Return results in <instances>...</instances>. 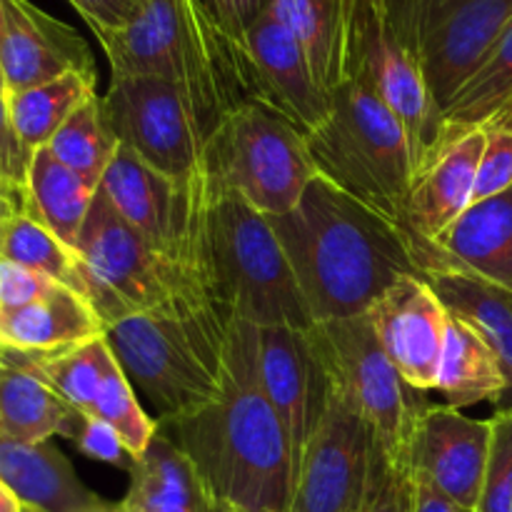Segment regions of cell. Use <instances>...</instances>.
<instances>
[{
  "label": "cell",
  "mask_w": 512,
  "mask_h": 512,
  "mask_svg": "<svg viewBox=\"0 0 512 512\" xmlns=\"http://www.w3.org/2000/svg\"><path fill=\"white\" fill-rule=\"evenodd\" d=\"M258 325L233 318L220 388L210 403L160 420L225 512H293L298 458L258 378Z\"/></svg>",
  "instance_id": "6da1fadb"
},
{
  "label": "cell",
  "mask_w": 512,
  "mask_h": 512,
  "mask_svg": "<svg viewBox=\"0 0 512 512\" xmlns=\"http://www.w3.org/2000/svg\"><path fill=\"white\" fill-rule=\"evenodd\" d=\"M75 512H120V510H118V505L105 503L103 498H98V500H95V503L85 505V508H80V510H75Z\"/></svg>",
  "instance_id": "ee69618b"
},
{
  "label": "cell",
  "mask_w": 512,
  "mask_h": 512,
  "mask_svg": "<svg viewBox=\"0 0 512 512\" xmlns=\"http://www.w3.org/2000/svg\"><path fill=\"white\" fill-rule=\"evenodd\" d=\"M210 512H225V510H220V508H215V505H210Z\"/></svg>",
  "instance_id": "7dc6e473"
},
{
  "label": "cell",
  "mask_w": 512,
  "mask_h": 512,
  "mask_svg": "<svg viewBox=\"0 0 512 512\" xmlns=\"http://www.w3.org/2000/svg\"><path fill=\"white\" fill-rule=\"evenodd\" d=\"M95 193V185L60 163L48 148H38L25 183L23 213L43 223L60 243L75 250Z\"/></svg>",
  "instance_id": "484cf974"
},
{
  "label": "cell",
  "mask_w": 512,
  "mask_h": 512,
  "mask_svg": "<svg viewBox=\"0 0 512 512\" xmlns=\"http://www.w3.org/2000/svg\"><path fill=\"white\" fill-rule=\"evenodd\" d=\"M98 73L75 70L65 73L50 83L20 90L8 95V113L18 130L20 140L28 150L48 148L53 135L63 128L65 120L83 103H88L95 93Z\"/></svg>",
  "instance_id": "f1b7e54d"
},
{
  "label": "cell",
  "mask_w": 512,
  "mask_h": 512,
  "mask_svg": "<svg viewBox=\"0 0 512 512\" xmlns=\"http://www.w3.org/2000/svg\"><path fill=\"white\" fill-rule=\"evenodd\" d=\"M233 315L203 295H180L105 330L120 368L160 420L178 418L218 395Z\"/></svg>",
  "instance_id": "277c9868"
},
{
  "label": "cell",
  "mask_w": 512,
  "mask_h": 512,
  "mask_svg": "<svg viewBox=\"0 0 512 512\" xmlns=\"http://www.w3.org/2000/svg\"><path fill=\"white\" fill-rule=\"evenodd\" d=\"M25 512H38V510H30V508H25Z\"/></svg>",
  "instance_id": "c3c4849f"
},
{
  "label": "cell",
  "mask_w": 512,
  "mask_h": 512,
  "mask_svg": "<svg viewBox=\"0 0 512 512\" xmlns=\"http://www.w3.org/2000/svg\"><path fill=\"white\" fill-rule=\"evenodd\" d=\"M365 512H415V478L405 468H390Z\"/></svg>",
  "instance_id": "74e56055"
},
{
  "label": "cell",
  "mask_w": 512,
  "mask_h": 512,
  "mask_svg": "<svg viewBox=\"0 0 512 512\" xmlns=\"http://www.w3.org/2000/svg\"><path fill=\"white\" fill-rule=\"evenodd\" d=\"M320 178L405 225L413 148L398 115L363 80L348 78L333 93L328 120L308 135Z\"/></svg>",
  "instance_id": "8992f818"
},
{
  "label": "cell",
  "mask_w": 512,
  "mask_h": 512,
  "mask_svg": "<svg viewBox=\"0 0 512 512\" xmlns=\"http://www.w3.org/2000/svg\"><path fill=\"white\" fill-rule=\"evenodd\" d=\"M210 10L233 38L243 40L250 25L268 10L270 0H208Z\"/></svg>",
  "instance_id": "f35d334b"
},
{
  "label": "cell",
  "mask_w": 512,
  "mask_h": 512,
  "mask_svg": "<svg viewBox=\"0 0 512 512\" xmlns=\"http://www.w3.org/2000/svg\"><path fill=\"white\" fill-rule=\"evenodd\" d=\"M118 148L120 143L105 118L103 98L98 95L80 105L48 143V150L60 163L68 165L95 188H100V180Z\"/></svg>",
  "instance_id": "f546056e"
},
{
  "label": "cell",
  "mask_w": 512,
  "mask_h": 512,
  "mask_svg": "<svg viewBox=\"0 0 512 512\" xmlns=\"http://www.w3.org/2000/svg\"><path fill=\"white\" fill-rule=\"evenodd\" d=\"M0 93H8V90H5V75H3V68H0Z\"/></svg>",
  "instance_id": "f6af8a7d"
},
{
  "label": "cell",
  "mask_w": 512,
  "mask_h": 512,
  "mask_svg": "<svg viewBox=\"0 0 512 512\" xmlns=\"http://www.w3.org/2000/svg\"><path fill=\"white\" fill-rule=\"evenodd\" d=\"M512 188V130L485 128V148L475 178L473 203Z\"/></svg>",
  "instance_id": "836d02e7"
},
{
  "label": "cell",
  "mask_w": 512,
  "mask_h": 512,
  "mask_svg": "<svg viewBox=\"0 0 512 512\" xmlns=\"http://www.w3.org/2000/svg\"><path fill=\"white\" fill-rule=\"evenodd\" d=\"M103 108L118 143L163 175L190 183L203 170L215 123L183 85L158 78H113Z\"/></svg>",
  "instance_id": "30bf717a"
},
{
  "label": "cell",
  "mask_w": 512,
  "mask_h": 512,
  "mask_svg": "<svg viewBox=\"0 0 512 512\" xmlns=\"http://www.w3.org/2000/svg\"><path fill=\"white\" fill-rule=\"evenodd\" d=\"M485 128H503V130H512V98L508 100V105H505L503 110H500L498 115H495L493 120H490ZM483 128V130H485Z\"/></svg>",
  "instance_id": "7bdbcfd3"
},
{
  "label": "cell",
  "mask_w": 512,
  "mask_h": 512,
  "mask_svg": "<svg viewBox=\"0 0 512 512\" xmlns=\"http://www.w3.org/2000/svg\"><path fill=\"white\" fill-rule=\"evenodd\" d=\"M512 98V23L500 35L468 83L453 95L448 108L440 113L438 150L463 135L483 130ZM435 150V153H438ZM433 153V155H435ZM430 155V158H433Z\"/></svg>",
  "instance_id": "83f0119b"
},
{
  "label": "cell",
  "mask_w": 512,
  "mask_h": 512,
  "mask_svg": "<svg viewBox=\"0 0 512 512\" xmlns=\"http://www.w3.org/2000/svg\"><path fill=\"white\" fill-rule=\"evenodd\" d=\"M270 223L313 323L368 313L395 280L420 275L415 235L320 175Z\"/></svg>",
  "instance_id": "7a4b0ae2"
},
{
  "label": "cell",
  "mask_w": 512,
  "mask_h": 512,
  "mask_svg": "<svg viewBox=\"0 0 512 512\" xmlns=\"http://www.w3.org/2000/svg\"><path fill=\"white\" fill-rule=\"evenodd\" d=\"M398 115L413 148L415 173L438 150L440 113L430 98L418 53L395 30L383 0H353L348 70Z\"/></svg>",
  "instance_id": "8fae6325"
},
{
  "label": "cell",
  "mask_w": 512,
  "mask_h": 512,
  "mask_svg": "<svg viewBox=\"0 0 512 512\" xmlns=\"http://www.w3.org/2000/svg\"><path fill=\"white\" fill-rule=\"evenodd\" d=\"M208 183V180H205ZM208 240L218 298L233 318L310 330L313 318L268 215L230 190L210 188Z\"/></svg>",
  "instance_id": "52a82bcc"
},
{
  "label": "cell",
  "mask_w": 512,
  "mask_h": 512,
  "mask_svg": "<svg viewBox=\"0 0 512 512\" xmlns=\"http://www.w3.org/2000/svg\"><path fill=\"white\" fill-rule=\"evenodd\" d=\"M203 175L215 190H230L268 218L298 205L318 175L308 138L260 100L225 115L205 145Z\"/></svg>",
  "instance_id": "ba28073f"
},
{
  "label": "cell",
  "mask_w": 512,
  "mask_h": 512,
  "mask_svg": "<svg viewBox=\"0 0 512 512\" xmlns=\"http://www.w3.org/2000/svg\"><path fill=\"white\" fill-rule=\"evenodd\" d=\"M268 10L298 40L318 83L333 95L348 70L353 0H270Z\"/></svg>",
  "instance_id": "cb8c5ba5"
},
{
  "label": "cell",
  "mask_w": 512,
  "mask_h": 512,
  "mask_svg": "<svg viewBox=\"0 0 512 512\" xmlns=\"http://www.w3.org/2000/svg\"><path fill=\"white\" fill-rule=\"evenodd\" d=\"M113 78H158L190 90L218 128L253 100L245 40L220 25L208 0H140L133 18L98 35Z\"/></svg>",
  "instance_id": "3957f363"
},
{
  "label": "cell",
  "mask_w": 512,
  "mask_h": 512,
  "mask_svg": "<svg viewBox=\"0 0 512 512\" xmlns=\"http://www.w3.org/2000/svg\"><path fill=\"white\" fill-rule=\"evenodd\" d=\"M390 363L418 390H438L450 313L420 275L395 280L368 310Z\"/></svg>",
  "instance_id": "5bb4252c"
},
{
  "label": "cell",
  "mask_w": 512,
  "mask_h": 512,
  "mask_svg": "<svg viewBox=\"0 0 512 512\" xmlns=\"http://www.w3.org/2000/svg\"><path fill=\"white\" fill-rule=\"evenodd\" d=\"M390 468L368 423L330 395L300 455L293 512H365Z\"/></svg>",
  "instance_id": "7c38bea8"
},
{
  "label": "cell",
  "mask_w": 512,
  "mask_h": 512,
  "mask_svg": "<svg viewBox=\"0 0 512 512\" xmlns=\"http://www.w3.org/2000/svg\"><path fill=\"white\" fill-rule=\"evenodd\" d=\"M310 338L335 398L368 423L393 468L410 470V448L430 403L390 363L368 315L315 323Z\"/></svg>",
  "instance_id": "9c48e42d"
},
{
  "label": "cell",
  "mask_w": 512,
  "mask_h": 512,
  "mask_svg": "<svg viewBox=\"0 0 512 512\" xmlns=\"http://www.w3.org/2000/svg\"><path fill=\"white\" fill-rule=\"evenodd\" d=\"M0 258L48 275L58 285H65L85 298L75 250L60 243L43 223L30 218L28 213H15L5 225L3 238H0Z\"/></svg>",
  "instance_id": "4dcf8cb0"
},
{
  "label": "cell",
  "mask_w": 512,
  "mask_h": 512,
  "mask_svg": "<svg viewBox=\"0 0 512 512\" xmlns=\"http://www.w3.org/2000/svg\"><path fill=\"white\" fill-rule=\"evenodd\" d=\"M415 512H468L453 500L445 498L443 493L428 485L425 480L415 478Z\"/></svg>",
  "instance_id": "ab89813d"
},
{
  "label": "cell",
  "mask_w": 512,
  "mask_h": 512,
  "mask_svg": "<svg viewBox=\"0 0 512 512\" xmlns=\"http://www.w3.org/2000/svg\"><path fill=\"white\" fill-rule=\"evenodd\" d=\"M83 420L23 355L0 348V435L23 443H45L53 435L75 440Z\"/></svg>",
  "instance_id": "7402d4cb"
},
{
  "label": "cell",
  "mask_w": 512,
  "mask_h": 512,
  "mask_svg": "<svg viewBox=\"0 0 512 512\" xmlns=\"http://www.w3.org/2000/svg\"><path fill=\"white\" fill-rule=\"evenodd\" d=\"M440 260L512 293V188L470 203L435 240Z\"/></svg>",
  "instance_id": "ffe728a7"
},
{
  "label": "cell",
  "mask_w": 512,
  "mask_h": 512,
  "mask_svg": "<svg viewBox=\"0 0 512 512\" xmlns=\"http://www.w3.org/2000/svg\"><path fill=\"white\" fill-rule=\"evenodd\" d=\"M15 213H23V205H20L15 198H10L5 190H0V238H3L5 225L10 223V218H13Z\"/></svg>",
  "instance_id": "60d3db41"
},
{
  "label": "cell",
  "mask_w": 512,
  "mask_h": 512,
  "mask_svg": "<svg viewBox=\"0 0 512 512\" xmlns=\"http://www.w3.org/2000/svg\"><path fill=\"white\" fill-rule=\"evenodd\" d=\"M490 453V420L430 405L410 448V473L468 512H478Z\"/></svg>",
  "instance_id": "2e32d148"
},
{
  "label": "cell",
  "mask_w": 512,
  "mask_h": 512,
  "mask_svg": "<svg viewBox=\"0 0 512 512\" xmlns=\"http://www.w3.org/2000/svg\"><path fill=\"white\" fill-rule=\"evenodd\" d=\"M120 512H210L198 473L183 450L160 430L130 468V488Z\"/></svg>",
  "instance_id": "d4e9b609"
},
{
  "label": "cell",
  "mask_w": 512,
  "mask_h": 512,
  "mask_svg": "<svg viewBox=\"0 0 512 512\" xmlns=\"http://www.w3.org/2000/svg\"><path fill=\"white\" fill-rule=\"evenodd\" d=\"M258 378L265 398L278 413L295 458L323 420L330 403V380L318 358L310 330L293 325H263L255 340Z\"/></svg>",
  "instance_id": "4fadbf2b"
},
{
  "label": "cell",
  "mask_w": 512,
  "mask_h": 512,
  "mask_svg": "<svg viewBox=\"0 0 512 512\" xmlns=\"http://www.w3.org/2000/svg\"><path fill=\"white\" fill-rule=\"evenodd\" d=\"M420 278L435 290L440 303L450 315L468 323L488 343L500 368L505 373L503 400L495 405V413H512V293L468 270L453 268L440 260L435 268L425 270Z\"/></svg>",
  "instance_id": "44dd1931"
},
{
  "label": "cell",
  "mask_w": 512,
  "mask_h": 512,
  "mask_svg": "<svg viewBox=\"0 0 512 512\" xmlns=\"http://www.w3.org/2000/svg\"><path fill=\"white\" fill-rule=\"evenodd\" d=\"M478 512H512V413L490 418V453Z\"/></svg>",
  "instance_id": "1f68e13d"
},
{
  "label": "cell",
  "mask_w": 512,
  "mask_h": 512,
  "mask_svg": "<svg viewBox=\"0 0 512 512\" xmlns=\"http://www.w3.org/2000/svg\"><path fill=\"white\" fill-rule=\"evenodd\" d=\"M0 512H25V505L15 498L8 485L0 483Z\"/></svg>",
  "instance_id": "b9f144b4"
},
{
  "label": "cell",
  "mask_w": 512,
  "mask_h": 512,
  "mask_svg": "<svg viewBox=\"0 0 512 512\" xmlns=\"http://www.w3.org/2000/svg\"><path fill=\"white\" fill-rule=\"evenodd\" d=\"M73 443L78 445L80 453L88 455V458L115 465V468H123L128 470V473L135 463V460L130 458L128 450H125L120 435L115 433L108 423H103V420L85 418Z\"/></svg>",
  "instance_id": "d590c367"
},
{
  "label": "cell",
  "mask_w": 512,
  "mask_h": 512,
  "mask_svg": "<svg viewBox=\"0 0 512 512\" xmlns=\"http://www.w3.org/2000/svg\"><path fill=\"white\" fill-rule=\"evenodd\" d=\"M3 3V35H0V68L5 90L35 88L75 70H95L88 43L70 25L60 23L30 0Z\"/></svg>",
  "instance_id": "e0dca14e"
},
{
  "label": "cell",
  "mask_w": 512,
  "mask_h": 512,
  "mask_svg": "<svg viewBox=\"0 0 512 512\" xmlns=\"http://www.w3.org/2000/svg\"><path fill=\"white\" fill-rule=\"evenodd\" d=\"M55 285L58 283L50 280L48 275L0 258V310H15L35 303L38 298L48 295Z\"/></svg>",
  "instance_id": "e575fe53"
},
{
  "label": "cell",
  "mask_w": 512,
  "mask_h": 512,
  "mask_svg": "<svg viewBox=\"0 0 512 512\" xmlns=\"http://www.w3.org/2000/svg\"><path fill=\"white\" fill-rule=\"evenodd\" d=\"M0 483L8 485L25 508L38 512H75L98 500L50 440L23 443L0 435Z\"/></svg>",
  "instance_id": "603a6c76"
},
{
  "label": "cell",
  "mask_w": 512,
  "mask_h": 512,
  "mask_svg": "<svg viewBox=\"0 0 512 512\" xmlns=\"http://www.w3.org/2000/svg\"><path fill=\"white\" fill-rule=\"evenodd\" d=\"M0 35H3V3H0Z\"/></svg>",
  "instance_id": "bcb514c9"
},
{
  "label": "cell",
  "mask_w": 512,
  "mask_h": 512,
  "mask_svg": "<svg viewBox=\"0 0 512 512\" xmlns=\"http://www.w3.org/2000/svg\"><path fill=\"white\" fill-rule=\"evenodd\" d=\"M75 255L85 298L105 330L163 308L180 295H203L225 308L215 290L208 235L190 258L165 253L125 223L100 190L78 235Z\"/></svg>",
  "instance_id": "5b68a950"
},
{
  "label": "cell",
  "mask_w": 512,
  "mask_h": 512,
  "mask_svg": "<svg viewBox=\"0 0 512 512\" xmlns=\"http://www.w3.org/2000/svg\"><path fill=\"white\" fill-rule=\"evenodd\" d=\"M33 163V150L25 148L8 113V93H0V190L25 203V183Z\"/></svg>",
  "instance_id": "d6a6232c"
},
{
  "label": "cell",
  "mask_w": 512,
  "mask_h": 512,
  "mask_svg": "<svg viewBox=\"0 0 512 512\" xmlns=\"http://www.w3.org/2000/svg\"><path fill=\"white\" fill-rule=\"evenodd\" d=\"M103 335L90 300L65 285L23 308L0 310V348L20 355H58Z\"/></svg>",
  "instance_id": "d6986e66"
},
{
  "label": "cell",
  "mask_w": 512,
  "mask_h": 512,
  "mask_svg": "<svg viewBox=\"0 0 512 512\" xmlns=\"http://www.w3.org/2000/svg\"><path fill=\"white\" fill-rule=\"evenodd\" d=\"M438 390L450 408H470L478 403L498 405L508 383L500 360L468 323L450 315L448 340L440 363Z\"/></svg>",
  "instance_id": "4316f807"
},
{
  "label": "cell",
  "mask_w": 512,
  "mask_h": 512,
  "mask_svg": "<svg viewBox=\"0 0 512 512\" xmlns=\"http://www.w3.org/2000/svg\"><path fill=\"white\" fill-rule=\"evenodd\" d=\"M483 148L485 130H475L443 145L433 158L420 165L405 208L408 233L435 240L470 208Z\"/></svg>",
  "instance_id": "ac0fdd59"
},
{
  "label": "cell",
  "mask_w": 512,
  "mask_h": 512,
  "mask_svg": "<svg viewBox=\"0 0 512 512\" xmlns=\"http://www.w3.org/2000/svg\"><path fill=\"white\" fill-rule=\"evenodd\" d=\"M70 5L83 15L93 33L100 35L123 28L135 15L140 0H70Z\"/></svg>",
  "instance_id": "8d00e7d4"
},
{
  "label": "cell",
  "mask_w": 512,
  "mask_h": 512,
  "mask_svg": "<svg viewBox=\"0 0 512 512\" xmlns=\"http://www.w3.org/2000/svg\"><path fill=\"white\" fill-rule=\"evenodd\" d=\"M250 90L308 138L328 120L333 95L318 83L308 58L290 30L265 10L245 33Z\"/></svg>",
  "instance_id": "9a60e30c"
}]
</instances>
